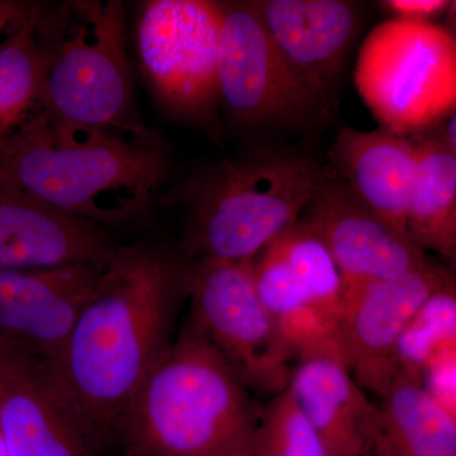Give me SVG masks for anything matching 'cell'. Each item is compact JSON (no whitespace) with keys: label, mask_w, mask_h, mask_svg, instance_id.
<instances>
[{"label":"cell","mask_w":456,"mask_h":456,"mask_svg":"<svg viewBox=\"0 0 456 456\" xmlns=\"http://www.w3.org/2000/svg\"><path fill=\"white\" fill-rule=\"evenodd\" d=\"M188 266L178 254L116 246L59 358L40 367L102 452L118 440L131 404L170 349Z\"/></svg>","instance_id":"cell-1"},{"label":"cell","mask_w":456,"mask_h":456,"mask_svg":"<svg viewBox=\"0 0 456 456\" xmlns=\"http://www.w3.org/2000/svg\"><path fill=\"white\" fill-rule=\"evenodd\" d=\"M167 170L156 141L60 122L41 108L0 146V182L94 224L139 216Z\"/></svg>","instance_id":"cell-2"},{"label":"cell","mask_w":456,"mask_h":456,"mask_svg":"<svg viewBox=\"0 0 456 456\" xmlns=\"http://www.w3.org/2000/svg\"><path fill=\"white\" fill-rule=\"evenodd\" d=\"M263 408L188 318L119 428L125 456L257 454Z\"/></svg>","instance_id":"cell-3"},{"label":"cell","mask_w":456,"mask_h":456,"mask_svg":"<svg viewBox=\"0 0 456 456\" xmlns=\"http://www.w3.org/2000/svg\"><path fill=\"white\" fill-rule=\"evenodd\" d=\"M329 178L317 156L263 147L224 159L176 196L187 207L178 256L202 261H255L298 224Z\"/></svg>","instance_id":"cell-4"},{"label":"cell","mask_w":456,"mask_h":456,"mask_svg":"<svg viewBox=\"0 0 456 456\" xmlns=\"http://www.w3.org/2000/svg\"><path fill=\"white\" fill-rule=\"evenodd\" d=\"M125 29L117 0L69 2L40 13L41 110L60 122L155 141L134 114Z\"/></svg>","instance_id":"cell-5"},{"label":"cell","mask_w":456,"mask_h":456,"mask_svg":"<svg viewBox=\"0 0 456 456\" xmlns=\"http://www.w3.org/2000/svg\"><path fill=\"white\" fill-rule=\"evenodd\" d=\"M354 77L383 128L403 136L424 131L456 108V40L431 22L392 18L362 42Z\"/></svg>","instance_id":"cell-6"},{"label":"cell","mask_w":456,"mask_h":456,"mask_svg":"<svg viewBox=\"0 0 456 456\" xmlns=\"http://www.w3.org/2000/svg\"><path fill=\"white\" fill-rule=\"evenodd\" d=\"M188 266L194 325L250 391L274 395L289 387L294 354L257 294L254 261Z\"/></svg>","instance_id":"cell-7"},{"label":"cell","mask_w":456,"mask_h":456,"mask_svg":"<svg viewBox=\"0 0 456 456\" xmlns=\"http://www.w3.org/2000/svg\"><path fill=\"white\" fill-rule=\"evenodd\" d=\"M222 2L150 0L136 26L140 68L174 114L208 119L220 103Z\"/></svg>","instance_id":"cell-8"},{"label":"cell","mask_w":456,"mask_h":456,"mask_svg":"<svg viewBox=\"0 0 456 456\" xmlns=\"http://www.w3.org/2000/svg\"><path fill=\"white\" fill-rule=\"evenodd\" d=\"M218 89L240 127H308L332 117L285 62L253 2L222 3Z\"/></svg>","instance_id":"cell-9"},{"label":"cell","mask_w":456,"mask_h":456,"mask_svg":"<svg viewBox=\"0 0 456 456\" xmlns=\"http://www.w3.org/2000/svg\"><path fill=\"white\" fill-rule=\"evenodd\" d=\"M452 278L428 260L397 277L374 281L346 297L338 345L342 362L364 389L382 397L399 373L397 349L404 330L428 298Z\"/></svg>","instance_id":"cell-10"},{"label":"cell","mask_w":456,"mask_h":456,"mask_svg":"<svg viewBox=\"0 0 456 456\" xmlns=\"http://www.w3.org/2000/svg\"><path fill=\"white\" fill-rule=\"evenodd\" d=\"M103 266L0 269V356L53 364Z\"/></svg>","instance_id":"cell-11"},{"label":"cell","mask_w":456,"mask_h":456,"mask_svg":"<svg viewBox=\"0 0 456 456\" xmlns=\"http://www.w3.org/2000/svg\"><path fill=\"white\" fill-rule=\"evenodd\" d=\"M302 218L334 256L344 281V301L365 285L430 260L406 232L380 217L338 178L325 180Z\"/></svg>","instance_id":"cell-12"},{"label":"cell","mask_w":456,"mask_h":456,"mask_svg":"<svg viewBox=\"0 0 456 456\" xmlns=\"http://www.w3.org/2000/svg\"><path fill=\"white\" fill-rule=\"evenodd\" d=\"M253 5L294 75L332 114L345 59L360 29L358 5L345 0H255Z\"/></svg>","instance_id":"cell-13"},{"label":"cell","mask_w":456,"mask_h":456,"mask_svg":"<svg viewBox=\"0 0 456 456\" xmlns=\"http://www.w3.org/2000/svg\"><path fill=\"white\" fill-rule=\"evenodd\" d=\"M114 248L97 224L0 182V269L104 266Z\"/></svg>","instance_id":"cell-14"},{"label":"cell","mask_w":456,"mask_h":456,"mask_svg":"<svg viewBox=\"0 0 456 456\" xmlns=\"http://www.w3.org/2000/svg\"><path fill=\"white\" fill-rule=\"evenodd\" d=\"M5 456H99L37 362L0 356Z\"/></svg>","instance_id":"cell-15"},{"label":"cell","mask_w":456,"mask_h":456,"mask_svg":"<svg viewBox=\"0 0 456 456\" xmlns=\"http://www.w3.org/2000/svg\"><path fill=\"white\" fill-rule=\"evenodd\" d=\"M289 389L329 456L374 455L379 408L369 401L344 362L301 360L292 371Z\"/></svg>","instance_id":"cell-16"},{"label":"cell","mask_w":456,"mask_h":456,"mask_svg":"<svg viewBox=\"0 0 456 456\" xmlns=\"http://www.w3.org/2000/svg\"><path fill=\"white\" fill-rule=\"evenodd\" d=\"M332 160L340 173L338 179L380 217L407 233L416 143L383 127L375 131L344 127L336 136Z\"/></svg>","instance_id":"cell-17"},{"label":"cell","mask_w":456,"mask_h":456,"mask_svg":"<svg viewBox=\"0 0 456 456\" xmlns=\"http://www.w3.org/2000/svg\"><path fill=\"white\" fill-rule=\"evenodd\" d=\"M380 399L373 456H456V419L421 379L399 371Z\"/></svg>","instance_id":"cell-18"},{"label":"cell","mask_w":456,"mask_h":456,"mask_svg":"<svg viewBox=\"0 0 456 456\" xmlns=\"http://www.w3.org/2000/svg\"><path fill=\"white\" fill-rule=\"evenodd\" d=\"M417 169L406 216L408 236L422 251L456 268V158L439 139L416 143Z\"/></svg>","instance_id":"cell-19"},{"label":"cell","mask_w":456,"mask_h":456,"mask_svg":"<svg viewBox=\"0 0 456 456\" xmlns=\"http://www.w3.org/2000/svg\"><path fill=\"white\" fill-rule=\"evenodd\" d=\"M40 9L12 33L0 49V146L40 108L42 55L37 23Z\"/></svg>","instance_id":"cell-20"},{"label":"cell","mask_w":456,"mask_h":456,"mask_svg":"<svg viewBox=\"0 0 456 456\" xmlns=\"http://www.w3.org/2000/svg\"><path fill=\"white\" fill-rule=\"evenodd\" d=\"M273 245L287 261L311 307L338 329L344 308V281L323 240L301 218Z\"/></svg>","instance_id":"cell-21"},{"label":"cell","mask_w":456,"mask_h":456,"mask_svg":"<svg viewBox=\"0 0 456 456\" xmlns=\"http://www.w3.org/2000/svg\"><path fill=\"white\" fill-rule=\"evenodd\" d=\"M456 346V279L432 294L408 323L397 349L399 371L422 380L432 360Z\"/></svg>","instance_id":"cell-22"},{"label":"cell","mask_w":456,"mask_h":456,"mask_svg":"<svg viewBox=\"0 0 456 456\" xmlns=\"http://www.w3.org/2000/svg\"><path fill=\"white\" fill-rule=\"evenodd\" d=\"M256 448L259 456H329L289 387L263 408Z\"/></svg>","instance_id":"cell-23"},{"label":"cell","mask_w":456,"mask_h":456,"mask_svg":"<svg viewBox=\"0 0 456 456\" xmlns=\"http://www.w3.org/2000/svg\"><path fill=\"white\" fill-rule=\"evenodd\" d=\"M422 379L432 397L456 419V346L432 360Z\"/></svg>","instance_id":"cell-24"},{"label":"cell","mask_w":456,"mask_h":456,"mask_svg":"<svg viewBox=\"0 0 456 456\" xmlns=\"http://www.w3.org/2000/svg\"><path fill=\"white\" fill-rule=\"evenodd\" d=\"M380 4L392 14L393 20L428 23L431 18L448 11L450 2L446 0H387Z\"/></svg>","instance_id":"cell-25"},{"label":"cell","mask_w":456,"mask_h":456,"mask_svg":"<svg viewBox=\"0 0 456 456\" xmlns=\"http://www.w3.org/2000/svg\"><path fill=\"white\" fill-rule=\"evenodd\" d=\"M32 8L31 5L18 3L0 2V49L9 36L28 17Z\"/></svg>","instance_id":"cell-26"},{"label":"cell","mask_w":456,"mask_h":456,"mask_svg":"<svg viewBox=\"0 0 456 456\" xmlns=\"http://www.w3.org/2000/svg\"><path fill=\"white\" fill-rule=\"evenodd\" d=\"M444 126L443 139H439L456 158V108L441 122Z\"/></svg>","instance_id":"cell-27"},{"label":"cell","mask_w":456,"mask_h":456,"mask_svg":"<svg viewBox=\"0 0 456 456\" xmlns=\"http://www.w3.org/2000/svg\"><path fill=\"white\" fill-rule=\"evenodd\" d=\"M448 16L450 20V26H452V33L454 36L456 40V0L455 2H450L449 9H448Z\"/></svg>","instance_id":"cell-28"},{"label":"cell","mask_w":456,"mask_h":456,"mask_svg":"<svg viewBox=\"0 0 456 456\" xmlns=\"http://www.w3.org/2000/svg\"><path fill=\"white\" fill-rule=\"evenodd\" d=\"M203 456H259L257 454H213V455H203Z\"/></svg>","instance_id":"cell-29"},{"label":"cell","mask_w":456,"mask_h":456,"mask_svg":"<svg viewBox=\"0 0 456 456\" xmlns=\"http://www.w3.org/2000/svg\"><path fill=\"white\" fill-rule=\"evenodd\" d=\"M456 269V268H455Z\"/></svg>","instance_id":"cell-30"}]
</instances>
